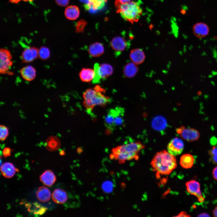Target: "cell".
Listing matches in <instances>:
<instances>
[{"label":"cell","instance_id":"6da1fadb","mask_svg":"<svg viewBox=\"0 0 217 217\" xmlns=\"http://www.w3.org/2000/svg\"><path fill=\"white\" fill-rule=\"evenodd\" d=\"M145 148V145L139 141L127 143L113 148L110 158L121 164L132 159L137 160L140 152Z\"/></svg>","mask_w":217,"mask_h":217},{"label":"cell","instance_id":"7a4b0ae2","mask_svg":"<svg viewBox=\"0 0 217 217\" xmlns=\"http://www.w3.org/2000/svg\"><path fill=\"white\" fill-rule=\"evenodd\" d=\"M150 165L156 173L157 177L160 175L169 174L177 166L175 156L165 150L157 153L154 156Z\"/></svg>","mask_w":217,"mask_h":217},{"label":"cell","instance_id":"3957f363","mask_svg":"<svg viewBox=\"0 0 217 217\" xmlns=\"http://www.w3.org/2000/svg\"><path fill=\"white\" fill-rule=\"evenodd\" d=\"M104 90L99 85L86 90L83 94V105L88 111H91L96 106L104 107L110 103V98L105 96Z\"/></svg>","mask_w":217,"mask_h":217},{"label":"cell","instance_id":"277c9868","mask_svg":"<svg viewBox=\"0 0 217 217\" xmlns=\"http://www.w3.org/2000/svg\"><path fill=\"white\" fill-rule=\"evenodd\" d=\"M115 5L116 12L125 20L131 24L137 22L142 14V9L137 2L133 1L122 3L116 0Z\"/></svg>","mask_w":217,"mask_h":217},{"label":"cell","instance_id":"5b68a950","mask_svg":"<svg viewBox=\"0 0 217 217\" xmlns=\"http://www.w3.org/2000/svg\"><path fill=\"white\" fill-rule=\"evenodd\" d=\"M124 110L117 107L108 110L104 118V124L109 130L112 131L122 125L124 122Z\"/></svg>","mask_w":217,"mask_h":217},{"label":"cell","instance_id":"8992f818","mask_svg":"<svg viewBox=\"0 0 217 217\" xmlns=\"http://www.w3.org/2000/svg\"><path fill=\"white\" fill-rule=\"evenodd\" d=\"M12 55L10 51L4 48L0 50V73L2 74L12 75L13 73L9 71L13 64Z\"/></svg>","mask_w":217,"mask_h":217},{"label":"cell","instance_id":"52a82bcc","mask_svg":"<svg viewBox=\"0 0 217 217\" xmlns=\"http://www.w3.org/2000/svg\"><path fill=\"white\" fill-rule=\"evenodd\" d=\"M176 132L182 138L189 142L197 140L200 137L199 133L197 130L184 126L177 128Z\"/></svg>","mask_w":217,"mask_h":217},{"label":"cell","instance_id":"ba28073f","mask_svg":"<svg viewBox=\"0 0 217 217\" xmlns=\"http://www.w3.org/2000/svg\"><path fill=\"white\" fill-rule=\"evenodd\" d=\"M184 146L183 141L180 138L175 137L168 143L167 149L168 152L174 156L178 155L182 152Z\"/></svg>","mask_w":217,"mask_h":217},{"label":"cell","instance_id":"9c48e42d","mask_svg":"<svg viewBox=\"0 0 217 217\" xmlns=\"http://www.w3.org/2000/svg\"><path fill=\"white\" fill-rule=\"evenodd\" d=\"M186 189L190 194L194 195L198 198L200 202L203 201L204 198L202 196L200 189V185L197 181L192 180L186 183Z\"/></svg>","mask_w":217,"mask_h":217},{"label":"cell","instance_id":"30bf717a","mask_svg":"<svg viewBox=\"0 0 217 217\" xmlns=\"http://www.w3.org/2000/svg\"><path fill=\"white\" fill-rule=\"evenodd\" d=\"M39 49L35 47L27 48L23 52L21 55L22 62H31L38 57Z\"/></svg>","mask_w":217,"mask_h":217},{"label":"cell","instance_id":"8fae6325","mask_svg":"<svg viewBox=\"0 0 217 217\" xmlns=\"http://www.w3.org/2000/svg\"><path fill=\"white\" fill-rule=\"evenodd\" d=\"M110 44L116 55H118L124 51L128 46L125 39L119 36L114 38L112 40Z\"/></svg>","mask_w":217,"mask_h":217},{"label":"cell","instance_id":"7c38bea8","mask_svg":"<svg viewBox=\"0 0 217 217\" xmlns=\"http://www.w3.org/2000/svg\"><path fill=\"white\" fill-rule=\"evenodd\" d=\"M130 58L132 62L139 65L142 64L145 59V55L143 51L140 49H134L131 51Z\"/></svg>","mask_w":217,"mask_h":217},{"label":"cell","instance_id":"4fadbf2b","mask_svg":"<svg viewBox=\"0 0 217 217\" xmlns=\"http://www.w3.org/2000/svg\"><path fill=\"white\" fill-rule=\"evenodd\" d=\"M209 28L205 23L199 22L193 26V31L194 35L199 38L206 36L209 32Z\"/></svg>","mask_w":217,"mask_h":217},{"label":"cell","instance_id":"5bb4252c","mask_svg":"<svg viewBox=\"0 0 217 217\" xmlns=\"http://www.w3.org/2000/svg\"><path fill=\"white\" fill-rule=\"evenodd\" d=\"M20 73L22 78L27 81L33 80L36 76V69L30 65L22 68L20 70Z\"/></svg>","mask_w":217,"mask_h":217},{"label":"cell","instance_id":"9a60e30c","mask_svg":"<svg viewBox=\"0 0 217 217\" xmlns=\"http://www.w3.org/2000/svg\"><path fill=\"white\" fill-rule=\"evenodd\" d=\"M40 180L44 185L50 187L54 184L56 178L52 170H47L40 175Z\"/></svg>","mask_w":217,"mask_h":217},{"label":"cell","instance_id":"2e32d148","mask_svg":"<svg viewBox=\"0 0 217 217\" xmlns=\"http://www.w3.org/2000/svg\"><path fill=\"white\" fill-rule=\"evenodd\" d=\"M53 201L57 204H62L65 203L68 199V195L63 190L57 188L54 190L52 194Z\"/></svg>","mask_w":217,"mask_h":217},{"label":"cell","instance_id":"e0dca14e","mask_svg":"<svg viewBox=\"0 0 217 217\" xmlns=\"http://www.w3.org/2000/svg\"><path fill=\"white\" fill-rule=\"evenodd\" d=\"M46 149L50 151H57L61 146V143L59 139L57 137L51 136L49 137L45 142Z\"/></svg>","mask_w":217,"mask_h":217},{"label":"cell","instance_id":"ac0fdd59","mask_svg":"<svg viewBox=\"0 0 217 217\" xmlns=\"http://www.w3.org/2000/svg\"><path fill=\"white\" fill-rule=\"evenodd\" d=\"M1 171L2 175L7 178L13 177L16 172V169L13 164L10 162L4 163L1 167Z\"/></svg>","mask_w":217,"mask_h":217},{"label":"cell","instance_id":"d6986e66","mask_svg":"<svg viewBox=\"0 0 217 217\" xmlns=\"http://www.w3.org/2000/svg\"><path fill=\"white\" fill-rule=\"evenodd\" d=\"M38 200L42 202H46L50 199L51 194L50 190L45 186L39 187L36 192Z\"/></svg>","mask_w":217,"mask_h":217},{"label":"cell","instance_id":"ffe728a7","mask_svg":"<svg viewBox=\"0 0 217 217\" xmlns=\"http://www.w3.org/2000/svg\"><path fill=\"white\" fill-rule=\"evenodd\" d=\"M138 71L137 65L132 62H129L125 66L123 70V74L125 77L130 78L134 77Z\"/></svg>","mask_w":217,"mask_h":217},{"label":"cell","instance_id":"44dd1931","mask_svg":"<svg viewBox=\"0 0 217 217\" xmlns=\"http://www.w3.org/2000/svg\"><path fill=\"white\" fill-rule=\"evenodd\" d=\"M88 51L90 55L92 56L98 57L103 53L104 48L101 43L96 42L90 46Z\"/></svg>","mask_w":217,"mask_h":217},{"label":"cell","instance_id":"7402d4cb","mask_svg":"<svg viewBox=\"0 0 217 217\" xmlns=\"http://www.w3.org/2000/svg\"><path fill=\"white\" fill-rule=\"evenodd\" d=\"M88 3L85 5L87 10L92 9L93 10H100L105 6L107 0H87Z\"/></svg>","mask_w":217,"mask_h":217},{"label":"cell","instance_id":"603a6c76","mask_svg":"<svg viewBox=\"0 0 217 217\" xmlns=\"http://www.w3.org/2000/svg\"><path fill=\"white\" fill-rule=\"evenodd\" d=\"M64 14L68 19L75 20L79 17L80 10L76 6H69L65 9Z\"/></svg>","mask_w":217,"mask_h":217},{"label":"cell","instance_id":"cb8c5ba5","mask_svg":"<svg viewBox=\"0 0 217 217\" xmlns=\"http://www.w3.org/2000/svg\"><path fill=\"white\" fill-rule=\"evenodd\" d=\"M194 162V158L193 156L189 154H186L181 156L180 163L184 168L188 169L192 167Z\"/></svg>","mask_w":217,"mask_h":217},{"label":"cell","instance_id":"d4e9b609","mask_svg":"<svg viewBox=\"0 0 217 217\" xmlns=\"http://www.w3.org/2000/svg\"><path fill=\"white\" fill-rule=\"evenodd\" d=\"M94 76V70L90 68H83L80 73L81 80L84 82H89L93 80Z\"/></svg>","mask_w":217,"mask_h":217},{"label":"cell","instance_id":"484cf974","mask_svg":"<svg viewBox=\"0 0 217 217\" xmlns=\"http://www.w3.org/2000/svg\"><path fill=\"white\" fill-rule=\"evenodd\" d=\"M99 72L102 78H106L111 75L113 72L112 67L106 63L99 65Z\"/></svg>","mask_w":217,"mask_h":217},{"label":"cell","instance_id":"4316f807","mask_svg":"<svg viewBox=\"0 0 217 217\" xmlns=\"http://www.w3.org/2000/svg\"><path fill=\"white\" fill-rule=\"evenodd\" d=\"M152 125L154 129L161 130L164 129L165 127L166 121L165 119L162 117H157L153 120Z\"/></svg>","mask_w":217,"mask_h":217},{"label":"cell","instance_id":"83f0119b","mask_svg":"<svg viewBox=\"0 0 217 217\" xmlns=\"http://www.w3.org/2000/svg\"><path fill=\"white\" fill-rule=\"evenodd\" d=\"M50 55V51L48 48L42 46L39 49L38 57L41 59L47 60L49 58Z\"/></svg>","mask_w":217,"mask_h":217},{"label":"cell","instance_id":"f1b7e54d","mask_svg":"<svg viewBox=\"0 0 217 217\" xmlns=\"http://www.w3.org/2000/svg\"><path fill=\"white\" fill-rule=\"evenodd\" d=\"M99 65L98 63L95 64L94 66V76L93 80V84H97L100 83L102 78L99 72Z\"/></svg>","mask_w":217,"mask_h":217},{"label":"cell","instance_id":"f546056e","mask_svg":"<svg viewBox=\"0 0 217 217\" xmlns=\"http://www.w3.org/2000/svg\"><path fill=\"white\" fill-rule=\"evenodd\" d=\"M0 140L2 141H3L5 140L8 135V128L5 125H0Z\"/></svg>","mask_w":217,"mask_h":217},{"label":"cell","instance_id":"4dcf8cb0","mask_svg":"<svg viewBox=\"0 0 217 217\" xmlns=\"http://www.w3.org/2000/svg\"><path fill=\"white\" fill-rule=\"evenodd\" d=\"M209 154L212 162L215 164H217V146H213L210 150Z\"/></svg>","mask_w":217,"mask_h":217},{"label":"cell","instance_id":"1f68e13d","mask_svg":"<svg viewBox=\"0 0 217 217\" xmlns=\"http://www.w3.org/2000/svg\"><path fill=\"white\" fill-rule=\"evenodd\" d=\"M86 24V22L83 20H81L78 21L75 26L76 32L79 33L83 31L85 27Z\"/></svg>","mask_w":217,"mask_h":217},{"label":"cell","instance_id":"d6a6232c","mask_svg":"<svg viewBox=\"0 0 217 217\" xmlns=\"http://www.w3.org/2000/svg\"><path fill=\"white\" fill-rule=\"evenodd\" d=\"M56 4L61 6H65L68 5L69 0H55Z\"/></svg>","mask_w":217,"mask_h":217},{"label":"cell","instance_id":"836d02e7","mask_svg":"<svg viewBox=\"0 0 217 217\" xmlns=\"http://www.w3.org/2000/svg\"><path fill=\"white\" fill-rule=\"evenodd\" d=\"M11 149L9 147H5L3 150L2 153L4 157H6L11 155Z\"/></svg>","mask_w":217,"mask_h":217},{"label":"cell","instance_id":"e575fe53","mask_svg":"<svg viewBox=\"0 0 217 217\" xmlns=\"http://www.w3.org/2000/svg\"><path fill=\"white\" fill-rule=\"evenodd\" d=\"M175 217H189L190 215H189L185 212H180L177 215L175 216Z\"/></svg>","mask_w":217,"mask_h":217},{"label":"cell","instance_id":"d590c367","mask_svg":"<svg viewBox=\"0 0 217 217\" xmlns=\"http://www.w3.org/2000/svg\"><path fill=\"white\" fill-rule=\"evenodd\" d=\"M212 175L214 179L217 181V166L215 167L212 171Z\"/></svg>","mask_w":217,"mask_h":217},{"label":"cell","instance_id":"8d00e7d4","mask_svg":"<svg viewBox=\"0 0 217 217\" xmlns=\"http://www.w3.org/2000/svg\"><path fill=\"white\" fill-rule=\"evenodd\" d=\"M213 213L214 217H217V206L214 209Z\"/></svg>","mask_w":217,"mask_h":217},{"label":"cell","instance_id":"74e56055","mask_svg":"<svg viewBox=\"0 0 217 217\" xmlns=\"http://www.w3.org/2000/svg\"><path fill=\"white\" fill-rule=\"evenodd\" d=\"M198 216H200V217H207V216H209V215L207 214L206 213H202L200 214Z\"/></svg>","mask_w":217,"mask_h":217},{"label":"cell","instance_id":"f35d334b","mask_svg":"<svg viewBox=\"0 0 217 217\" xmlns=\"http://www.w3.org/2000/svg\"><path fill=\"white\" fill-rule=\"evenodd\" d=\"M131 0H119L122 3H126L131 1Z\"/></svg>","mask_w":217,"mask_h":217},{"label":"cell","instance_id":"ab89813d","mask_svg":"<svg viewBox=\"0 0 217 217\" xmlns=\"http://www.w3.org/2000/svg\"><path fill=\"white\" fill-rule=\"evenodd\" d=\"M60 154L61 155H63L64 154V151L63 150H61V151L59 152Z\"/></svg>","mask_w":217,"mask_h":217},{"label":"cell","instance_id":"60d3db41","mask_svg":"<svg viewBox=\"0 0 217 217\" xmlns=\"http://www.w3.org/2000/svg\"><path fill=\"white\" fill-rule=\"evenodd\" d=\"M25 2H32L34 0H21Z\"/></svg>","mask_w":217,"mask_h":217}]
</instances>
